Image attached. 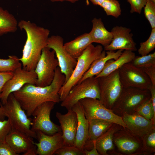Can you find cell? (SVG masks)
<instances>
[{
	"mask_svg": "<svg viewBox=\"0 0 155 155\" xmlns=\"http://www.w3.org/2000/svg\"><path fill=\"white\" fill-rule=\"evenodd\" d=\"M65 81V76L58 67L49 85L40 87L27 84L13 94L27 115L30 117L38 106L44 102L52 101L57 103L61 102L59 92Z\"/></svg>",
	"mask_w": 155,
	"mask_h": 155,
	"instance_id": "6da1fadb",
	"label": "cell"
},
{
	"mask_svg": "<svg viewBox=\"0 0 155 155\" xmlns=\"http://www.w3.org/2000/svg\"><path fill=\"white\" fill-rule=\"evenodd\" d=\"M18 27L24 30L27 37L19 60L23 68L28 71L34 70L43 49L47 46L50 31L24 20L18 22Z\"/></svg>",
	"mask_w": 155,
	"mask_h": 155,
	"instance_id": "7a4b0ae2",
	"label": "cell"
},
{
	"mask_svg": "<svg viewBox=\"0 0 155 155\" xmlns=\"http://www.w3.org/2000/svg\"><path fill=\"white\" fill-rule=\"evenodd\" d=\"M106 52L102 45L90 44L77 59L76 66L70 78L60 89L59 94L60 101L66 97L71 88L77 84L88 70L93 62L105 56Z\"/></svg>",
	"mask_w": 155,
	"mask_h": 155,
	"instance_id": "3957f363",
	"label": "cell"
},
{
	"mask_svg": "<svg viewBox=\"0 0 155 155\" xmlns=\"http://www.w3.org/2000/svg\"><path fill=\"white\" fill-rule=\"evenodd\" d=\"M150 98L149 90L123 87L111 110L115 114L121 117L124 114H135L138 108Z\"/></svg>",
	"mask_w": 155,
	"mask_h": 155,
	"instance_id": "277c9868",
	"label": "cell"
},
{
	"mask_svg": "<svg viewBox=\"0 0 155 155\" xmlns=\"http://www.w3.org/2000/svg\"><path fill=\"white\" fill-rule=\"evenodd\" d=\"M0 107L5 117L9 120L12 129L36 138V132L31 129L32 119L28 117L13 93L9 95L5 104L0 103Z\"/></svg>",
	"mask_w": 155,
	"mask_h": 155,
	"instance_id": "5b68a950",
	"label": "cell"
},
{
	"mask_svg": "<svg viewBox=\"0 0 155 155\" xmlns=\"http://www.w3.org/2000/svg\"><path fill=\"white\" fill-rule=\"evenodd\" d=\"M87 98L100 99L98 79L95 76L86 79L75 85L61 105L69 110L81 100Z\"/></svg>",
	"mask_w": 155,
	"mask_h": 155,
	"instance_id": "8992f818",
	"label": "cell"
},
{
	"mask_svg": "<svg viewBox=\"0 0 155 155\" xmlns=\"http://www.w3.org/2000/svg\"><path fill=\"white\" fill-rule=\"evenodd\" d=\"M98 78L100 91L99 100L106 107L111 110L123 88L120 80L119 70Z\"/></svg>",
	"mask_w": 155,
	"mask_h": 155,
	"instance_id": "52a82bcc",
	"label": "cell"
},
{
	"mask_svg": "<svg viewBox=\"0 0 155 155\" xmlns=\"http://www.w3.org/2000/svg\"><path fill=\"white\" fill-rule=\"evenodd\" d=\"M47 46L42 50L34 71L37 76L36 86L44 87L51 84L54 79L55 70L59 67L54 51Z\"/></svg>",
	"mask_w": 155,
	"mask_h": 155,
	"instance_id": "ba28073f",
	"label": "cell"
},
{
	"mask_svg": "<svg viewBox=\"0 0 155 155\" xmlns=\"http://www.w3.org/2000/svg\"><path fill=\"white\" fill-rule=\"evenodd\" d=\"M56 103L52 101L44 102L38 106L32 116L31 129L36 132L40 131L49 135H52L61 131L60 126L53 123L50 119V114Z\"/></svg>",
	"mask_w": 155,
	"mask_h": 155,
	"instance_id": "9c48e42d",
	"label": "cell"
},
{
	"mask_svg": "<svg viewBox=\"0 0 155 155\" xmlns=\"http://www.w3.org/2000/svg\"><path fill=\"white\" fill-rule=\"evenodd\" d=\"M79 102L85 116L88 120L92 119H102L126 128L122 117L115 114L111 110L106 107L99 100L87 98L81 99Z\"/></svg>",
	"mask_w": 155,
	"mask_h": 155,
	"instance_id": "30bf717a",
	"label": "cell"
},
{
	"mask_svg": "<svg viewBox=\"0 0 155 155\" xmlns=\"http://www.w3.org/2000/svg\"><path fill=\"white\" fill-rule=\"evenodd\" d=\"M120 82L123 87H133L149 90L152 86L147 75L141 68L130 63L118 69Z\"/></svg>",
	"mask_w": 155,
	"mask_h": 155,
	"instance_id": "8fae6325",
	"label": "cell"
},
{
	"mask_svg": "<svg viewBox=\"0 0 155 155\" xmlns=\"http://www.w3.org/2000/svg\"><path fill=\"white\" fill-rule=\"evenodd\" d=\"M64 44L62 37L58 35H52L49 38L46 46L55 52L59 67L65 76V83L71 76L76 66L77 60L68 53L64 47Z\"/></svg>",
	"mask_w": 155,
	"mask_h": 155,
	"instance_id": "7c38bea8",
	"label": "cell"
},
{
	"mask_svg": "<svg viewBox=\"0 0 155 155\" xmlns=\"http://www.w3.org/2000/svg\"><path fill=\"white\" fill-rule=\"evenodd\" d=\"M37 76L34 70L28 71L22 67L13 72L12 77L8 80L3 87L0 96L1 103L7 102L9 95L20 90L27 84L36 85Z\"/></svg>",
	"mask_w": 155,
	"mask_h": 155,
	"instance_id": "4fadbf2b",
	"label": "cell"
},
{
	"mask_svg": "<svg viewBox=\"0 0 155 155\" xmlns=\"http://www.w3.org/2000/svg\"><path fill=\"white\" fill-rule=\"evenodd\" d=\"M114 145L119 152L118 154L141 155L142 142L140 137L122 127L113 136Z\"/></svg>",
	"mask_w": 155,
	"mask_h": 155,
	"instance_id": "5bb4252c",
	"label": "cell"
},
{
	"mask_svg": "<svg viewBox=\"0 0 155 155\" xmlns=\"http://www.w3.org/2000/svg\"><path fill=\"white\" fill-rule=\"evenodd\" d=\"M33 138L24 133L12 128L5 142L17 155L22 153L24 155H36V147Z\"/></svg>",
	"mask_w": 155,
	"mask_h": 155,
	"instance_id": "9a60e30c",
	"label": "cell"
},
{
	"mask_svg": "<svg viewBox=\"0 0 155 155\" xmlns=\"http://www.w3.org/2000/svg\"><path fill=\"white\" fill-rule=\"evenodd\" d=\"M129 28L122 26L113 27L111 32L113 39L110 44L104 47L105 51L123 50L132 51L137 50L136 44L132 38Z\"/></svg>",
	"mask_w": 155,
	"mask_h": 155,
	"instance_id": "2e32d148",
	"label": "cell"
},
{
	"mask_svg": "<svg viewBox=\"0 0 155 155\" xmlns=\"http://www.w3.org/2000/svg\"><path fill=\"white\" fill-rule=\"evenodd\" d=\"M36 132L38 141V143H34L36 147V154L53 155L65 146L61 131L52 135H47L40 131Z\"/></svg>",
	"mask_w": 155,
	"mask_h": 155,
	"instance_id": "e0dca14e",
	"label": "cell"
},
{
	"mask_svg": "<svg viewBox=\"0 0 155 155\" xmlns=\"http://www.w3.org/2000/svg\"><path fill=\"white\" fill-rule=\"evenodd\" d=\"M56 116L60 124L64 145L73 146L78 124L76 113L71 109L64 114L57 112Z\"/></svg>",
	"mask_w": 155,
	"mask_h": 155,
	"instance_id": "ac0fdd59",
	"label": "cell"
},
{
	"mask_svg": "<svg viewBox=\"0 0 155 155\" xmlns=\"http://www.w3.org/2000/svg\"><path fill=\"white\" fill-rule=\"evenodd\" d=\"M121 117L126 128L140 137L155 128V124L151 120L138 114H124Z\"/></svg>",
	"mask_w": 155,
	"mask_h": 155,
	"instance_id": "d6986e66",
	"label": "cell"
},
{
	"mask_svg": "<svg viewBox=\"0 0 155 155\" xmlns=\"http://www.w3.org/2000/svg\"><path fill=\"white\" fill-rule=\"evenodd\" d=\"M76 114L78 124L74 146L83 150L87 141L89 123L86 118L80 102L75 104L71 109Z\"/></svg>",
	"mask_w": 155,
	"mask_h": 155,
	"instance_id": "ffe728a7",
	"label": "cell"
},
{
	"mask_svg": "<svg viewBox=\"0 0 155 155\" xmlns=\"http://www.w3.org/2000/svg\"><path fill=\"white\" fill-rule=\"evenodd\" d=\"M92 28L89 33L93 43L101 44L105 47L108 45L113 39V35L111 32L107 30L100 18H94L92 21Z\"/></svg>",
	"mask_w": 155,
	"mask_h": 155,
	"instance_id": "44dd1931",
	"label": "cell"
},
{
	"mask_svg": "<svg viewBox=\"0 0 155 155\" xmlns=\"http://www.w3.org/2000/svg\"><path fill=\"white\" fill-rule=\"evenodd\" d=\"M122 127L119 125L113 123L105 133L96 140V148L100 155H108V151L114 150V134Z\"/></svg>",
	"mask_w": 155,
	"mask_h": 155,
	"instance_id": "7402d4cb",
	"label": "cell"
},
{
	"mask_svg": "<svg viewBox=\"0 0 155 155\" xmlns=\"http://www.w3.org/2000/svg\"><path fill=\"white\" fill-rule=\"evenodd\" d=\"M92 43L89 33H85L73 40L65 43L64 46L68 53L72 57L77 59Z\"/></svg>",
	"mask_w": 155,
	"mask_h": 155,
	"instance_id": "603a6c76",
	"label": "cell"
},
{
	"mask_svg": "<svg viewBox=\"0 0 155 155\" xmlns=\"http://www.w3.org/2000/svg\"><path fill=\"white\" fill-rule=\"evenodd\" d=\"M123 51L119 50L116 52L112 51H107L105 56L98 59L93 62L89 69L78 83L86 79L98 75L102 71L108 61L111 59H117L121 55Z\"/></svg>",
	"mask_w": 155,
	"mask_h": 155,
	"instance_id": "cb8c5ba5",
	"label": "cell"
},
{
	"mask_svg": "<svg viewBox=\"0 0 155 155\" xmlns=\"http://www.w3.org/2000/svg\"><path fill=\"white\" fill-rule=\"evenodd\" d=\"M135 56L133 51L124 50L121 55L116 59H111L106 63L102 71L95 77L107 75L119 69L125 64L130 63Z\"/></svg>",
	"mask_w": 155,
	"mask_h": 155,
	"instance_id": "d4e9b609",
	"label": "cell"
},
{
	"mask_svg": "<svg viewBox=\"0 0 155 155\" xmlns=\"http://www.w3.org/2000/svg\"><path fill=\"white\" fill-rule=\"evenodd\" d=\"M88 121L89 129L87 141L84 148L86 149L92 141L96 140L105 133L113 123L99 119H92Z\"/></svg>",
	"mask_w": 155,
	"mask_h": 155,
	"instance_id": "484cf974",
	"label": "cell"
},
{
	"mask_svg": "<svg viewBox=\"0 0 155 155\" xmlns=\"http://www.w3.org/2000/svg\"><path fill=\"white\" fill-rule=\"evenodd\" d=\"M18 22L13 15L0 7V36L16 32Z\"/></svg>",
	"mask_w": 155,
	"mask_h": 155,
	"instance_id": "4316f807",
	"label": "cell"
},
{
	"mask_svg": "<svg viewBox=\"0 0 155 155\" xmlns=\"http://www.w3.org/2000/svg\"><path fill=\"white\" fill-rule=\"evenodd\" d=\"M142 142V154L151 155L155 152V128L141 137Z\"/></svg>",
	"mask_w": 155,
	"mask_h": 155,
	"instance_id": "83f0119b",
	"label": "cell"
},
{
	"mask_svg": "<svg viewBox=\"0 0 155 155\" xmlns=\"http://www.w3.org/2000/svg\"><path fill=\"white\" fill-rule=\"evenodd\" d=\"M22 67L19 58L16 56L9 55L7 59H0V72H13Z\"/></svg>",
	"mask_w": 155,
	"mask_h": 155,
	"instance_id": "f1b7e54d",
	"label": "cell"
},
{
	"mask_svg": "<svg viewBox=\"0 0 155 155\" xmlns=\"http://www.w3.org/2000/svg\"><path fill=\"white\" fill-rule=\"evenodd\" d=\"M107 16L117 18L121 14L120 5L117 0H105L100 6Z\"/></svg>",
	"mask_w": 155,
	"mask_h": 155,
	"instance_id": "f546056e",
	"label": "cell"
},
{
	"mask_svg": "<svg viewBox=\"0 0 155 155\" xmlns=\"http://www.w3.org/2000/svg\"><path fill=\"white\" fill-rule=\"evenodd\" d=\"M135 114H138L151 120L155 124V112L153 110L151 98L142 104Z\"/></svg>",
	"mask_w": 155,
	"mask_h": 155,
	"instance_id": "4dcf8cb0",
	"label": "cell"
},
{
	"mask_svg": "<svg viewBox=\"0 0 155 155\" xmlns=\"http://www.w3.org/2000/svg\"><path fill=\"white\" fill-rule=\"evenodd\" d=\"M155 48V28L152 29L150 35L145 41L141 42L138 50V53L141 56L149 54Z\"/></svg>",
	"mask_w": 155,
	"mask_h": 155,
	"instance_id": "1f68e13d",
	"label": "cell"
},
{
	"mask_svg": "<svg viewBox=\"0 0 155 155\" xmlns=\"http://www.w3.org/2000/svg\"><path fill=\"white\" fill-rule=\"evenodd\" d=\"M130 63L134 66L140 68L155 65V52L144 56H135Z\"/></svg>",
	"mask_w": 155,
	"mask_h": 155,
	"instance_id": "d6a6232c",
	"label": "cell"
},
{
	"mask_svg": "<svg viewBox=\"0 0 155 155\" xmlns=\"http://www.w3.org/2000/svg\"><path fill=\"white\" fill-rule=\"evenodd\" d=\"M144 8L146 18L150 23L152 29L155 28V3L150 0H147Z\"/></svg>",
	"mask_w": 155,
	"mask_h": 155,
	"instance_id": "836d02e7",
	"label": "cell"
},
{
	"mask_svg": "<svg viewBox=\"0 0 155 155\" xmlns=\"http://www.w3.org/2000/svg\"><path fill=\"white\" fill-rule=\"evenodd\" d=\"M55 154L57 155H85L83 150L75 146H64L58 150Z\"/></svg>",
	"mask_w": 155,
	"mask_h": 155,
	"instance_id": "e575fe53",
	"label": "cell"
},
{
	"mask_svg": "<svg viewBox=\"0 0 155 155\" xmlns=\"http://www.w3.org/2000/svg\"><path fill=\"white\" fill-rule=\"evenodd\" d=\"M12 129L9 120H0V143L5 142L6 137Z\"/></svg>",
	"mask_w": 155,
	"mask_h": 155,
	"instance_id": "d590c367",
	"label": "cell"
},
{
	"mask_svg": "<svg viewBox=\"0 0 155 155\" xmlns=\"http://www.w3.org/2000/svg\"><path fill=\"white\" fill-rule=\"evenodd\" d=\"M130 5V13L140 14L144 7L147 0H126Z\"/></svg>",
	"mask_w": 155,
	"mask_h": 155,
	"instance_id": "8d00e7d4",
	"label": "cell"
},
{
	"mask_svg": "<svg viewBox=\"0 0 155 155\" xmlns=\"http://www.w3.org/2000/svg\"><path fill=\"white\" fill-rule=\"evenodd\" d=\"M141 68L149 77L152 85L155 86V65H151Z\"/></svg>",
	"mask_w": 155,
	"mask_h": 155,
	"instance_id": "74e56055",
	"label": "cell"
},
{
	"mask_svg": "<svg viewBox=\"0 0 155 155\" xmlns=\"http://www.w3.org/2000/svg\"><path fill=\"white\" fill-rule=\"evenodd\" d=\"M0 155H17L5 142L0 143Z\"/></svg>",
	"mask_w": 155,
	"mask_h": 155,
	"instance_id": "f35d334b",
	"label": "cell"
},
{
	"mask_svg": "<svg viewBox=\"0 0 155 155\" xmlns=\"http://www.w3.org/2000/svg\"><path fill=\"white\" fill-rule=\"evenodd\" d=\"M13 72H0V96L2 89L6 82L13 76Z\"/></svg>",
	"mask_w": 155,
	"mask_h": 155,
	"instance_id": "ab89813d",
	"label": "cell"
},
{
	"mask_svg": "<svg viewBox=\"0 0 155 155\" xmlns=\"http://www.w3.org/2000/svg\"><path fill=\"white\" fill-rule=\"evenodd\" d=\"M96 140L92 141L93 147L91 150H89L84 149L83 151L85 155H100L96 148Z\"/></svg>",
	"mask_w": 155,
	"mask_h": 155,
	"instance_id": "60d3db41",
	"label": "cell"
},
{
	"mask_svg": "<svg viewBox=\"0 0 155 155\" xmlns=\"http://www.w3.org/2000/svg\"><path fill=\"white\" fill-rule=\"evenodd\" d=\"M151 94V98L154 111L155 112V86L152 85L149 90Z\"/></svg>",
	"mask_w": 155,
	"mask_h": 155,
	"instance_id": "b9f144b4",
	"label": "cell"
},
{
	"mask_svg": "<svg viewBox=\"0 0 155 155\" xmlns=\"http://www.w3.org/2000/svg\"><path fill=\"white\" fill-rule=\"evenodd\" d=\"M105 0H90V1L94 5L100 6Z\"/></svg>",
	"mask_w": 155,
	"mask_h": 155,
	"instance_id": "7bdbcfd3",
	"label": "cell"
},
{
	"mask_svg": "<svg viewBox=\"0 0 155 155\" xmlns=\"http://www.w3.org/2000/svg\"><path fill=\"white\" fill-rule=\"evenodd\" d=\"M79 0H50V1L52 2H55L58 1H69L71 3H74L75 2L78 1Z\"/></svg>",
	"mask_w": 155,
	"mask_h": 155,
	"instance_id": "ee69618b",
	"label": "cell"
},
{
	"mask_svg": "<svg viewBox=\"0 0 155 155\" xmlns=\"http://www.w3.org/2000/svg\"><path fill=\"white\" fill-rule=\"evenodd\" d=\"M5 116L3 111L0 107V120H3L5 119Z\"/></svg>",
	"mask_w": 155,
	"mask_h": 155,
	"instance_id": "f6af8a7d",
	"label": "cell"
},
{
	"mask_svg": "<svg viewBox=\"0 0 155 155\" xmlns=\"http://www.w3.org/2000/svg\"><path fill=\"white\" fill-rule=\"evenodd\" d=\"M151 0V1H152L154 2V3H155V0Z\"/></svg>",
	"mask_w": 155,
	"mask_h": 155,
	"instance_id": "bcb514c9",
	"label": "cell"
},
{
	"mask_svg": "<svg viewBox=\"0 0 155 155\" xmlns=\"http://www.w3.org/2000/svg\"><path fill=\"white\" fill-rule=\"evenodd\" d=\"M29 1H31L32 0H29Z\"/></svg>",
	"mask_w": 155,
	"mask_h": 155,
	"instance_id": "7dc6e473",
	"label": "cell"
}]
</instances>
